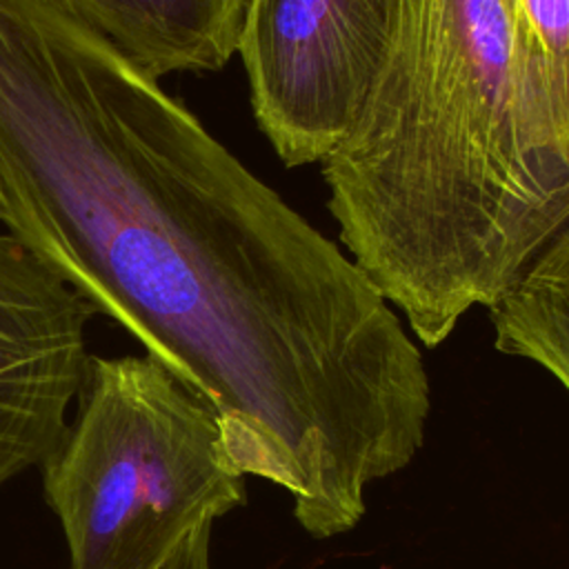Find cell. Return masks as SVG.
Instances as JSON below:
<instances>
[{
  "instance_id": "cell-8",
  "label": "cell",
  "mask_w": 569,
  "mask_h": 569,
  "mask_svg": "<svg viewBox=\"0 0 569 569\" xmlns=\"http://www.w3.org/2000/svg\"><path fill=\"white\" fill-rule=\"evenodd\" d=\"M538 84L569 147V0H513Z\"/></svg>"
},
{
  "instance_id": "cell-4",
  "label": "cell",
  "mask_w": 569,
  "mask_h": 569,
  "mask_svg": "<svg viewBox=\"0 0 569 569\" xmlns=\"http://www.w3.org/2000/svg\"><path fill=\"white\" fill-rule=\"evenodd\" d=\"M398 0H249L238 40L251 109L287 167L322 162L358 118Z\"/></svg>"
},
{
  "instance_id": "cell-7",
  "label": "cell",
  "mask_w": 569,
  "mask_h": 569,
  "mask_svg": "<svg viewBox=\"0 0 569 569\" xmlns=\"http://www.w3.org/2000/svg\"><path fill=\"white\" fill-rule=\"evenodd\" d=\"M487 309L496 349L540 365L569 393V222Z\"/></svg>"
},
{
  "instance_id": "cell-1",
  "label": "cell",
  "mask_w": 569,
  "mask_h": 569,
  "mask_svg": "<svg viewBox=\"0 0 569 569\" xmlns=\"http://www.w3.org/2000/svg\"><path fill=\"white\" fill-rule=\"evenodd\" d=\"M0 193L7 231L296 509L347 498L422 425L427 369L376 282L53 0H0Z\"/></svg>"
},
{
  "instance_id": "cell-3",
  "label": "cell",
  "mask_w": 569,
  "mask_h": 569,
  "mask_svg": "<svg viewBox=\"0 0 569 569\" xmlns=\"http://www.w3.org/2000/svg\"><path fill=\"white\" fill-rule=\"evenodd\" d=\"M78 413L42 460L69 569H162L202 522L244 505L209 402L151 356H89Z\"/></svg>"
},
{
  "instance_id": "cell-6",
  "label": "cell",
  "mask_w": 569,
  "mask_h": 569,
  "mask_svg": "<svg viewBox=\"0 0 569 569\" xmlns=\"http://www.w3.org/2000/svg\"><path fill=\"white\" fill-rule=\"evenodd\" d=\"M156 80L218 71L233 53L249 0H53Z\"/></svg>"
},
{
  "instance_id": "cell-10",
  "label": "cell",
  "mask_w": 569,
  "mask_h": 569,
  "mask_svg": "<svg viewBox=\"0 0 569 569\" xmlns=\"http://www.w3.org/2000/svg\"><path fill=\"white\" fill-rule=\"evenodd\" d=\"M9 224H11V211H9L7 200H4L2 193H0V227H2V229H9Z\"/></svg>"
},
{
  "instance_id": "cell-5",
  "label": "cell",
  "mask_w": 569,
  "mask_h": 569,
  "mask_svg": "<svg viewBox=\"0 0 569 569\" xmlns=\"http://www.w3.org/2000/svg\"><path fill=\"white\" fill-rule=\"evenodd\" d=\"M96 309L0 229V485L40 467L67 431Z\"/></svg>"
},
{
  "instance_id": "cell-9",
  "label": "cell",
  "mask_w": 569,
  "mask_h": 569,
  "mask_svg": "<svg viewBox=\"0 0 569 569\" xmlns=\"http://www.w3.org/2000/svg\"><path fill=\"white\" fill-rule=\"evenodd\" d=\"M211 525L213 522L198 525L180 542V547L173 551L162 569H211Z\"/></svg>"
},
{
  "instance_id": "cell-2",
  "label": "cell",
  "mask_w": 569,
  "mask_h": 569,
  "mask_svg": "<svg viewBox=\"0 0 569 569\" xmlns=\"http://www.w3.org/2000/svg\"><path fill=\"white\" fill-rule=\"evenodd\" d=\"M322 176L340 240L425 347L491 307L569 222V147L513 0H398Z\"/></svg>"
}]
</instances>
